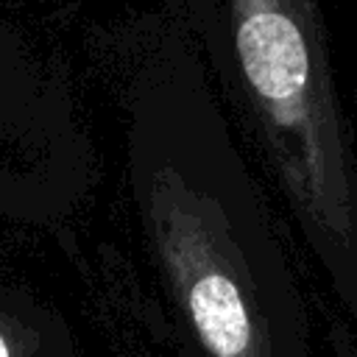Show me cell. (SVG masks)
I'll return each mask as SVG.
<instances>
[{
	"label": "cell",
	"instance_id": "3957f363",
	"mask_svg": "<svg viewBox=\"0 0 357 357\" xmlns=\"http://www.w3.org/2000/svg\"><path fill=\"white\" fill-rule=\"evenodd\" d=\"M89 145L67 67L47 56L28 28L0 6V206L45 218L36 192L81 184Z\"/></svg>",
	"mask_w": 357,
	"mask_h": 357
},
{
	"label": "cell",
	"instance_id": "6da1fadb",
	"mask_svg": "<svg viewBox=\"0 0 357 357\" xmlns=\"http://www.w3.org/2000/svg\"><path fill=\"white\" fill-rule=\"evenodd\" d=\"M120 192L181 357H315L296 243L234 134L187 0L123 31Z\"/></svg>",
	"mask_w": 357,
	"mask_h": 357
},
{
	"label": "cell",
	"instance_id": "7a4b0ae2",
	"mask_svg": "<svg viewBox=\"0 0 357 357\" xmlns=\"http://www.w3.org/2000/svg\"><path fill=\"white\" fill-rule=\"evenodd\" d=\"M229 114L315 282L332 357H357V151L321 0H187Z\"/></svg>",
	"mask_w": 357,
	"mask_h": 357
}]
</instances>
